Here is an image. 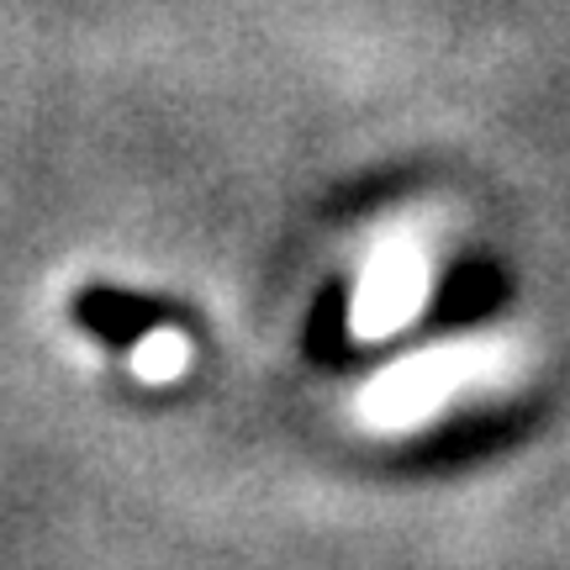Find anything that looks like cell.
Instances as JSON below:
<instances>
[{
    "label": "cell",
    "mask_w": 570,
    "mask_h": 570,
    "mask_svg": "<svg viewBox=\"0 0 570 570\" xmlns=\"http://www.w3.org/2000/svg\"><path fill=\"white\" fill-rule=\"evenodd\" d=\"M185 370H190V344L175 327H159V333L138 338V348H132V375L148 381V386H169V381H180Z\"/></svg>",
    "instance_id": "cell-1"
}]
</instances>
